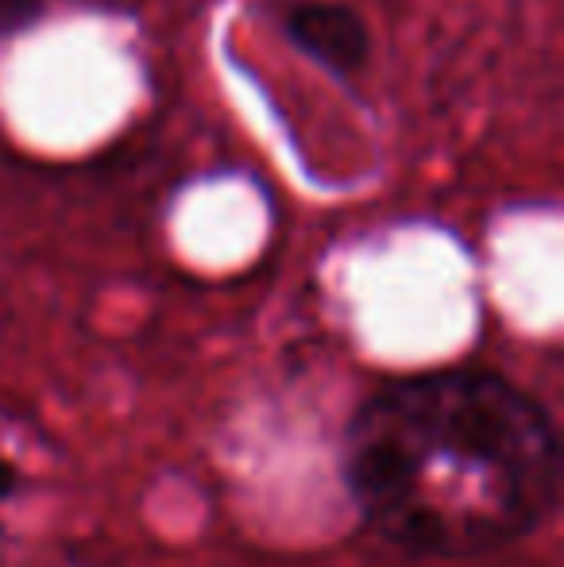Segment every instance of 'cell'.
Instances as JSON below:
<instances>
[{"instance_id":"obj_3","label":"cell","mask_w":564,"mask_h":567,"mask_svg":"<svg viewBox=\"0 0 564 567\" xmlns=\"http://www.w3.org/2000/svg\"><path fill=\"white\" fill-rule=\"evenodd\" d=\"M43 16V0H0V39L23 31Z\"/></svg>"},{"instance_id":"obj_4","label":"cell","mask_w":564,"mask_h":567,"mask_svg":"<svg viewBox=\"0 0 564 567\" xmlns=\"http://www.w3.org/2000/svg\"><path fill=\"white\" fill-rule=\"evenodd\" d=\"M12 478H16V475H12V463L0 460V498H4V494H12V486H16Z\"/></svg>"},{"instance_id":"obj_1","label":"cell","mask_w":564,"mask_h":567,"mask_svg":"<svg viewBox=\"0 0 564 567\" xmlns=\"http://www.w3.org/2000/svg\"><path fill=\"white\" fill-rule=\"evenodd\" d=\"M340 478L360 522L425 560H472L534 533L561 502L550 410L499 371L387 382L345 425Z\"/></svg>"},{"instance_id":"obj_2","label":"cell","mask_w":564,"mask_h":567,"mask_svg":"<svg viewBox=\"0 0 564 567\" xmlns=\"http://www.w3.org/2000/svg\"><path fill=\"white\" fill-rule=\"evenodd\" d=\"M286 35L332 74H356L371 54L368 23L337 0H301L286 8Z\"/></svg>"}]
</instances>
